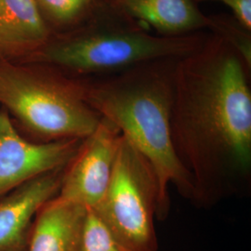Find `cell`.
Listing matches in <instances>:
<instances>
[{
	"label": "cell",
	"mask_w": 251,
	"mask_h": 251,
	"mask_svg": "<svg viewBox=\"0 0 251 251\" xmlns=\"http://www.w3.org/2000/svg\"><path fill=\"white\" fill-rule=\"evenodd\" d=\"M251 72L240 54L211 33L176 64L171 142L198 207L251 195Z\"/></svg>",
	"instance_id": "cell-1"
},
{
	"label": "cell",
	"mask_w": 251,
	"mask_h": 251,
	"mask_svg": "<svg viewBox=\"0 0 251 251\" xmlns=\"http://www.w3.org/2000/svg\"><path fill=\"white\" fill-rule=\"evenodd\" d=\"M130 18L153 27L160 36H184L206 28L207 18L194 0H109Z\"/></svg>",
	"instance_id": "cell-11"
},
{
	"label": "cell",
	"mask_w": 251,
	"mask_h": 251,
	"mask_svg": "<svg viewBox=\"0 0 251 251\" xmlns=\"http://www.w3.org/2000/svg\"><path fill=\"white\" fill-rule=\"evenodd\" d=\"M88 209L57 197L38 210L26 251H82Z\"/></svg>",
	"instance_id": "cell-10"
},
{
	"label": "cell",
	"mask_w": 251,
	"mask_h": 251,
	"mask_svg": "<svg viewBox=\"0 0 251 251\" xmlns=\"http://www.w3.org/2000/svg\"><path fill=\"white\" fill-rule=\"evenodd\" d=\"M63 169L31 179L0 198V251H27L34 220L41 206L58 195Z\"/></svg>",
	"instance_id": "cell-8"
},
{
	"label": "cell",
	"mask_w": 251,
	"mask_h": 251,
	"mask_svg": "<svg viewBox=\"0 0 251 251\" xmlns=\"http://www.w3.org/2000/svg\"><path fill=\"white\" fill-rule=\"evenodd\" d=\"M196 3L204 1H220L232 9V14L251 30V0H194Z\"/></svg>",
	"instance_id": "cell-14"
},
{
	"label": "cell",
	"mask_w": 251,
	"mask_h": 251,
	"mask_svg": "<svg viewBox=\"0 0 251 251\" xmlns=\"http://www.w3.org/2000/svg\"><path fill=\"white\" fill-rule=\"evenodd\" d=\"M36 0H0V58L14 61L39 50L52 36Z\"/></svg>",
	"instance_id": "cell-9"
},
{
	"label": "cell",
	"mask_w": 251,
	"mask_h": 251,
	"mask_svg": "<svg viewBox=\"0 0 251 251\" xmlns=\"http://www.w3.org/2000/svg\"><path fill=\"white\" fill-rule=\"evenodd\" d=\"M96 2H102V1H109V0H94Z\"/></svg>",
	"instance_id": "cell-15"
},
{
	"label": "cell",
	"mask_w": 251,
	"mask_h": 251,
	"mask_svg": "<svg viewBox=\"0 0 251 251\" xmlns=\"http://www.w3.org/2000/svg\"><path fill=\"white\" fill-rule=\"evenodd\" d=\"M179 59H159L107 75L80 78L88 103L117 126L155 171L160 189L156 214L159 221L170 214V185L190 202L195 199L192 179L178 160L171 142V107Z\"/></svg>",
	"instance_id": "cell-2"
},
{
	"label": "cell",
	"mask_w": 251,
	"mask_h": 251,
	"mask_svg": "<svg viewBox=\"0 0 251 251\" xmlns=\"http://www.w3.org/2000/svg\"><path fill=\"white\" fill-rule=\"evenodd\" d=\"M159 200L151 163L122 136L107 190L91 210L128 251H157L154 220Z\"/></svg>",
	"instance_id": "cell-5"
},
{
	"label": "cell",
	"mask_w": 251,
	"mask_h": 251,
	"mask_svg": "<svg viewBox=\"0 0 251 251\" xmlns=\"http://www.w3.org/2000/svg\"><path fill=\"white\" fill-rule=\"evenodd\" d=\"M0 105L35 143L83 140L101 117L85 99L80 78L51 65L0 58Z\"/></svg>",
	"instance_id": "cell-4"
},
{
	"label": "cell",
	"mask_w": 251,
	"mask_h": 251,
	"mask_svg": "<svg viewBox=\"0 0 251 251\" xmlns=\"http://www.w3.org/2000/svg\"><path fill=\"white\" fill-rule=\"evenodd\" d=\"M82 251H130L117 241L97 215L88 209L83 233Z\"/></svg>",
	"instance_id": "cell-13"
},
{
	"label": "cell",
	"mask_w": 251,
	"mask_h": 251,
	"mask_svg": "<svg viewBox=\"0 0 251 251\" xmlns=\"http://www.w3.org/2000/svg\"><path fill=\"white\" fill-rule=\"evenodd\" d=\"M210 33L152 35L144 24L110 2H102L77 25L53 32L49 41L25 62L45 63L66 75L86 78L120 72L140 63L181 58L197 50Z\"/></svg>",
	"instance_id": "cell-3"
},
{
	"label": "cell",
	"mask_w": 251,
	"mask_h": 251,
	"mask_svg": "<svg viewBox=\"0 0 251 251\" xmlns=\"http://www.w3.org/2000/svg\"><path fill=\"white\" fill-rule=\"evenodd\" d=\"M121 138L117 126L101 117L64 167L56 197L87 209L98 206L110 183Z\"/></svg>",
	"instance_id": "cell-6"
},
{
	"label": "cell",
	"mask_w": 251,
	"mask_h": 251,
	"mask_svg": "<svg viewBox=\"0 0 251 251\" xmlns=\"http://www.w3.org/2000/svg\"><path fill=\"white\" fill-rule=\"evenodd\" d=\"M206 28L214 36L225 40L240 54L247 65L251 68V30L247 28L233 14L206 15Z\"/></svg>",
	"instance_id": "cell-12"
},
{
	"label": "cell",
	"mask_w": 251,
	"mask_h": 251,
	"mask_svg": "<svg viewBox=\"0 0 251 251\" xmlns=\"http://www.w3.org/2000/svg\"><path fill=\"white\" fill-rule=\"evenodd\" d=\"M82 140L35 143L18 131L10 117L0 111V198L47 173L63 169Z\"/></svg>",
	"instance_id": "cell-7"
}]
</instances>
